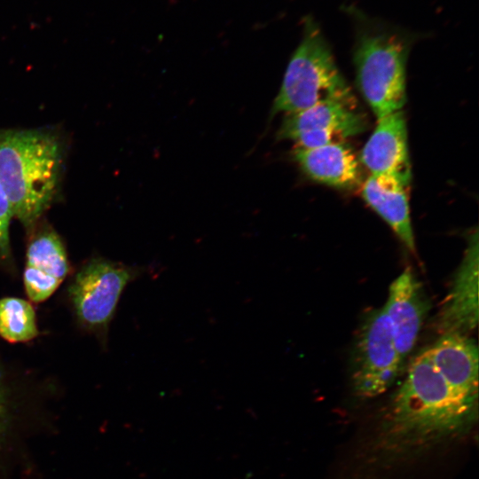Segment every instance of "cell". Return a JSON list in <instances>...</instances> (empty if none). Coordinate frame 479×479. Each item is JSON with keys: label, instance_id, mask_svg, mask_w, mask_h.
<instances>
[{"label": "cell", "instance_id": "6da1fadb", "mask_svg": "<svg viewBox=\"0 0 479 479\" xmlns=\"http://www.w3.org/2000/svg\"><path fill=\"white\" fill-rule=\"evenodd\" d=\"M64 145L49 130H0V184L12 217L32 228L60 184Z\"/></svg>", "mask_w": 479, "mask_h": 479}, {"label": "cell", "instance_id": "e0dca14e", "mask_svg": "<svg viewBox=\"0 0 479 479\" xmlns=\"http://www.w3.org/2000/svg\"><path fill=\"white\" fill-rule=\"evenodd\" d=\"M6 418V394L0 373V432L4 428Z\"/></svg>", "mask_w": 479, "mask_h": 479}, {"label": "cell", "instance_id": "52a82bcc", "mask_svg": "<svg viewBox=\"0 0 479 479\" xmlns=\"http://www.w3.org/2000/svg\"><path fill=\"white\" fill-rule=\"evenodd\" d=\"M366 127V117L355 98L332 99L285 114L277 138L292 141L296 147L311 148L342 143Z\"/></svg>", "mask_w": 479, "mask_h": 479}, {"label": "cell", "instance_id": "ba28073f", "mask_svg": "<svg viewBox=\"0 0 479 479\" xmlns=\"http://www.w3.org/2000/svg\"><path fill=\"white\" fill-rule=\"evenodd\" d=\"M382 308L404 365L415 346L429 309L421 284L410 268L393 280Z\"/></svg>", "mask_w": 479, "mask_h": 479}, {"label": "cell", "instance_id": "9c48e42d", "mask_svg": "<svg viewBox=\"0 0 479 479\" xmlns=\"http://www.w3.org/2000/svg\"><path fill=\"white\" fill-rule=\"evenodd\" d=\"M478 232L468 237L463 259L441 308L438 326L443 333L467 334L478 323Z\"/></svg>", "mask_w": 479, "mask_h": 479}, {"label": "cell", "instance_id": "5bb4252c", "mask_svg": "<svg viewBox=\"0 0 479 479\" xmlns=\"http://www.w3.org/2000/svg\"><path fill=\"white\" fill-rule=\"evenodd\" d=\"M410 182L391 175H371L362 186L365 201L390 226L402 243L415 253L408 189Z\"/></svg>", "mask_w": 479, "mask_h": 479}, {"label": "cell", "instance_id": "3957f363", "mask_svg": "<svg viewBox=\"0 0 479 479\" xmlns=\"http://www.w3.org/2000/svg\"><path fill=\"white\" fill-rule=\"evenodd\" d=\"M302 25V40L287 65L271 117L327 100L354 98L318 24L307 17Z\"/></svg>", "mask_w": 479, "mask_h": 479}, {"label": "cell", "instance_id": "30bf717a", "mask_svg": "<svg viewBox=\"0 0 479 479\" xmlns=\"http://www.w3.org/2000/svg\"><path fill=\"white\" fill-rule=\"evenodd\" d=\"M429 357L456 396L471 409L478 397V349L467 334L443 333L428 349Z\"/></svg>", "mask_w": 479, "mask_h": 479}, {"label": "cell", "instance_id": "277c9868", "mask_svg": "<svg viewBox=\"0 0 479 479\" xmlns=\"http://www.w3.org/2000/svg\"><path fill=\"white\" fill-rule=\"evenodd\" d=\"M408 47L387 33L362 35L354 51L356 83L377 119L401 110L406 101Z\"/></svg>", "mask_w": 479, "mask_h": 479}, {"label": "cell", "instance_id": "4fadbf2b", "mask_svg": "<svg viewBox=\"0 0 479 479\" xmlns=\"http://www.w3.org/2000/svg\"><path fill=\"white\" fill-rule=\"evenodd\" d=\"M293 156L302 171L315 182L349 190L361 181L357 159L343 142L311 148L295 147Z\"/></svg>", "mask_w": 479, "mask_h": 479}, {"label": "cell", "instance_id": "5b68a950", "mask_svg": "<svg viewBox=\"0 0 479 479\" xmlns=\"http://www.w3.org/2000/svg\"><path fill=\"white\" fill-rule=\"evenodd\" d=\"M144 269L105 258H94L75 276L68 295L79 320L93 329L106 330L120 297Z\"/></svg>", "mask_w": 479, "mask_h": 479}, {"label": "cell", "instance_id": "7a4b0ae2", "mask_svg": "<svg viewBox=\"0 0 479 479\" xmlns=\"http://www.w3.org/2000/svg\"><path fill=\"white\" fill-rule=\"evenodd\" d=\"M472 412L435 367L427 349L411 361L394 395L390 424L398 435L428 439L458 428Z\"/></svg>", "mask_w": 479, "mask_h": 479}, {"label": "cell", "instance_id": "8992f818", "mask_svg": "<svg viewBox=\"0 0 479 479\" xmlns=\"http://www.w3.org/2000/svg\"><path fill=\"white\" fill-rule=\"evenodd\" d=\"M383 308L370 311L356 338L352 381L357 395L373 397L385 392L403 369Z\"/></svg>", "mask_w": 479, "mask_h": 479}, {"label": "cell", "instance_id": "7c38bea8", "mask_svg": "<svg viewBox=\"0 0 479 479\" xmlns=\"http://www.w3.org/2000/svg\"><path fill=\"white\" fill-rule=\"evenodd\" d=\"M371 175H391L411 182L406 120L397 110L378 119L360 155Z\"/></svg>", "mask_w": 479, "mask_h": 479}, {"label": "cell", "instance_id": "9a60e30c", "mask_svg": "<svg viewBox=\"0 0 479 479\" xmlns=\"http://www.w3.org/2000/svg\"><path fill=\"white\" fill-rule=\"evenodd\" d=\"M38 334L35 313L26 300L16 297L0 299V336L10 342H24Z\"/></svg>", "mask_w": 479, "mask_h": 479}, {"label": "cell", "instance_id": "2e32d148", "mask_svg": "<svg viewBox=\"0 0 479 479\" xmlns=\"http://www.w3.org/2000/svg\"><path fill=\"white\" fill-rule=\"evenodd\" d=\"M12 214L9 201L0 184V258L7 259L10 256L9 227Z\"/></svg>", "mask_w": 479, "mask_h": 479}, {"label": "cell", "instance_id": "8fae6325", "mask_svg": "<svg viewBox=\"0 0 479 479\" xmlns=\"http://www.w3.org/2000/svg\"><path fill=\"white\" fill-rule=\"evenodd\" d=\"M66 249L58 233L48 226L38 230L27 249L24 285L35 302L48 299L68 272Z\"/></svg>", "mask_w": 479, "mask_h": 479}]
</instances>
